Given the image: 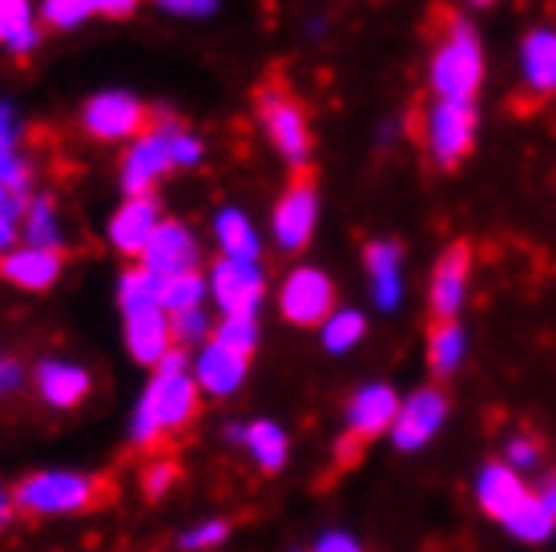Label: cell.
I'll use <instances>...</instances> for the list:
<instances>
[{
    "label": "cell",
    "mask_w": 556,
    "mask_h": 552,
    "mask_svg": "<svg viewBox=\"0 0 556 552\" xmlns=\"http://www.w3.org/2000/svg\"><path fill=\"white\" fill-rule=\"evenodd\" d=\"M202 391H198L190 363L181 355V347H174L166 360L153 367V379L141 391L134 419H129V443L134 448H157L169 431H181L194 424Z\"/></svg>",
    "instance_id": "1"
},
{
    "label": "cell",
    "mask_w": 556,
    "mask_h": 552,
    "mask_svg": "<svg viewBox=\"0 0 556 552\" xmlns=\"http://www.w3.org/2000/svg\"><path fill=\"white\" fill-rule=\"evenodd\" d=\"M431 89L435 101H468L480 93L484 85V53H480V37L464 16H452L444 28V37L435 45L428 65Z\"/></svg>",
    "instance_id": "2"
},
{
    "label": "cell",
    "mask_w": 556,
    "mask_h": 552,
    "mask_svg": "<svg viewBox=\"0 0 556 552\" xmlns=\"http://www.w3.org/2000/svg\"><path fill=\"white\" fill-rule=\"evenodd\" d=\"M101 500V480L85 476V472L70 468H49L33 472L16 484L13 504L16 509L33 512V516H73V512L93 509Z\"/></svg>",
    "instance_id": "3"
},
{
    "label": "cell",
    "mask_w": 556,
    "mask_h": 552,
    "mask_svg": "<svg viewBox=\"0 0 556 552\" xmlns=\"http://www.w3.org/2000/svg\"><path fill=\"white\" fill-rule=\"evenodd\" d=\"M258 117H263L266 138L275 141V150L291 162V166L306 170L311 158V125H306L303 101L278 85H266L258 93Z\"/></svg>",
    "instance_id": "4"
},
{
    "label": "cell",
    "mask_w": 556,
    "mask_h": 552,
    "mask_svg": "<svg viewBox=\"0 0 556 552\" xmlns=\"http://www.w3.org/2000/svg\"><path fill=\"white\" fill-rule=\"evenodd\" d=\"M476 141V110L468 101H435L424 122V146L435 166H459Z\"/></svg>",
    "instance_id": "5"
},
{
    "label": "cell",
    "mask_w": 556,
    "mask_h": 552,
    "mask_svg": "<svg viewBox=\"0 0 556 552\" xmlns=\"http://www.w3.org/2000/svg\"><path fill=\"white\" fill-rule=\"evenodd\" d=\"M447 424V396L440 387H416L407 400H400V415L391 424V448L395 452H424L440 428Z\"/></svg>",
    "instance_id": "6"
},
{
    "label": "cell",
    "mask_w": 556,
    "mask_h": 552,
    "mask_svg": "<svg viewBox=\"0 0 556 552\" xmlns=\"http://www.w3.org/2000/svg\"><path fill=\"white\" fill-rule=\"evenodd\" d=\"M334 311V283L319 266H294L278 287V315L294 327H323Z\"/></svg>",
    "instance_id": "7"
},
{
    "label": "cell",
    "mask_w": 556,
    "mask_h": 552,
    "mask_svg": "<svg viewBox=\"0 0 556 552\" xmlns=\"http://www.w3.org/2000/svg\"><path fill=\"white\" fill-rule=\"evenodd\" d=\"M85 129L98 141H138L150 129V110L126 89H105L85 101Z\"/></svg>",
    "instance_id": "8"
},
{
    "label": "cell",
    "mask_w": 556,
    "mask_h": 552,
    "mask_svg": "<svg viewBox=\"0 0 556 552\" xmlns=\"http://www.w3.org/2000/svg\"><path fill=\"white\" fill-rule=\"evenodd\" d=\"M210 299L218 303L223 315H258L266 299V271L258 263H238V259H218L210 266Z\"/></svg>",
    "instance_id": "9"
},
{
    "label": "cell",
    "mask_w": 556,
    "mask_h": 552,
    "mask_svg": "<svg viewBox=\"0 0 556 552\" xmlns=\"http://www.w3.org/2000/svg\"><path fill=\"white\" fill-rule=\"evenodd\" d=\"M169 170H174V158H169V129L162 117L138 141H129L126 158H122V190L126 198H150L157 178H166Z\"/></svg>",
    "instance_id": "10"
},
{
    "label": "cell",
    "mask_w": 556,
    "mask_h": 552,
    "mask_svg": "<svg viewBox=\"0 0 556 552\" xmlns=\"http://www.w3.org/2000/svg\"><path fill=\"white\" fill-rule=\"evenodd\" d=\"M315 222H319V193H315L306 174H299L282 190L275 214H270V235H275L278 250H287V254L303 250L311 242V235H315Z\"/></svg>",
    "instance_id": "11"
},
{
    "label": "cell",
    "mask_w": 556,
    "mask_h": 552,
    "mask_svg": "<svg viewBox=\"0 0 556 552\" xmlns=\"http://www.w3.org/2000/svg\"><path fill=\"white\" fill-rule=\"evenodd\" d=\"M198 263H202V247H198L194 230L174 218H162V226L153 230L150 247L141 254V266L157 278H174L186 275V271H198Z\"/></svg>",
    "instance_id": "12"
},
{
    "label": "cell",
    "mask_w": 556,
    "mask_h": 552,
    "mask_svg": "<svg viewBox=\"0 0 556 552\" xmlns=\"http://www.w3.org/2000/svg\"><path fill=\"white\" fill-rule=\"evenodd\" d=\"M468 271H472V250L456 242L440 254V263L431 271V287H428V303L435 323H456V315L464 311V299H468Z\"/></svg>",
    "instance_id": "13"
},
{
    "label": "cell",
    "mask_w": 556,
    "mask_h": 552,
    "mask_svg": "<svg viewBox=\"0 0 556 552\" xmlns=\"http://www.w3.org/2000/svg\"><path fill=\"white\" fill-rule=\"evenodd\" d=\"M400 415V396L391 384H363L343 407V424H348L351 440H376L383 431H391Z\"/></svg>",
    "instance_id": "14"
},
{
    "label": "cell",
    "mask_w": 556,
    "mask_h": 552,
    "mask_svg": "<svg viewBox=\"0 0 556 552\" xmlns=\"http://www.w3.org/2000/svg\"><path fill=\"white\" fill-rule=\"evenodd\" d=\"M529 497L532 488L525 484V476L508 468L504 460H492V464H484V468L476 472V504L492 520H501V525H508L516 512L529 504Z\"/></svg>",
    "instance_id": "15"
},
{
    "label": "cell",
    "mask_w": 556,
    "mask_h": 552,
    "mask_svg": "<svg viewBox=\"0 0 556 552\" xmlns=\"http://www.w3.org/2000/svg\"><path fill=\"white\" fill-rule=\"evenodd\" d=\"M247 367L251 360L247 355H235L230 347L223 343H202L194 355V384L202 396H214V400H226V396H235L238 387L247 384Z\"/></svg>",
    "instance_id": "16"
},
{
    "label": "cell",
    "mask_w": 556,
    "mask_h": 552,
    "mask_svg": "<svg viewBox=\"0 0 556 552\" xmlns=\"http://www.w3.org/2000/svg\"><path fill=\"white\" fill-rule=\"evenodd\" d=\"M157 226H162V214H157V202H153V198H126L122 206L113 210L105 235H110V247L117 250V254L141 259Z\"/></svg>",
    "instance_id": "17"
},
{
    "label": "cell",
    "mask_w": 556,
    "mask_h": 552,
    "mask_svg": "<svg viewBox=\"0 0 556 552\" xmlns=\"http://www.w3.org/2000/svg\"><path fill=\"white\" fill-rule=\"evenodd\" d=\"M122 318H126V351L141 367H157L174 351L166 306H141V311H126Z\"/></svg>",
    "instance_id": "18"
},
{
    "label": "cell",
    "mask_w": 556,
    "mask_h": 552,
    "mask_svg": "<svg viewBox=\"0 0 556 552\" xmlns=\"http://www.w3.org/2000/svg\"><path fill=\"white\" fill-rule=\"evenodd\" d=\"M367 278H371V299L379 311H400L404 303V247L391 238H376L363 250Z\"/></svg>",
    "instance_id": "19"
},
{
    "label": "cell",
    "mask_w": 556,
    "mask_h": 552,
    "mask_svg": "<svg viewBox=\"0 0 556 552\" xmlns=\"http://www.w3.org/2000/svg\"><path fill=\"white\" fill-rule=\"evenodd\" d=\"M61 266H65V254H61V250H41V247H25V242H21V247L9 250V254L0 259V278L21 290L41 294V290H49L56 278H61Z\"/></svg>",
    "instance_id": "20"
},
{
    "label": "cell",
    "mask_w": 556,
    "mask_h": 552,
    "mask_svg": "<svg viewBox=\"0 0 556 552\" xmlns=\"http://www.w3.org/2000/svg\"><path fill=\"white\" fill-rule=\"evenodd\" d=\"M33 387H37V396H41L53 412H73V407L89 396L93 379H89L85 367H77V363H70V360H45V363H37V372H33Z\"/></svg>",
    "instance_id": "21"
},
{
    "label": "cell",
    "mask_w": 556,
    "mask_h": 552,
    "mask_svg": "<svg viewBox=\"0 0 556 552\" xmlns=\"http://www.w3.org/2000/svg\"><path fill=\"white\" fill-rule=\"evenodd\" d=\"M226 440L238 443L254 460V468L263 472H282L287 468V456H291V436L278 428L275 419H251L242 428H230Z\"/></svg>",
    "instance_id": "22"
},
{
    "label": "cell",
    "mask_w": 556,
    "mask_h": 552,
    "mask_svg": "<svg viewBox=\"0 0 556 552\" xmlns=\"http://www.w3.org/2000/svg\"><path fill=\"white\" fill-rule=\"evenodd\" d=\"M520 70L525 85L536 97L556 93V28H532L520 45Z\"/></svg>",
    "instance_id": "23"
},
{
    "label": "cell",
    "mask_w": 556,
    "mask_h": 552,
    "mask_svg": "<svg viewBox=\"0 0 556 552\" xmlns=\"http://www.w3.org/2000/svg\"><path fill=\"white\" fill-rule=\"evenodd\" d=\"M214 238H218L223 259L258 263V254H263V238H258V230H254V222L235 206L218 210V218H214Z\"/></svg>",
    "instance_id": "24"
},
{
    "label": "cell",
    "mask_w": 556,
    "mask_h": 552,
    "mask_svg": "<svg viewBox=\"0 0 556 552\" xmlns=\"http://www.w3.org/2000/svg\"><path fill=\"white\" fill-rule=\"evenodd\" d=\"M21 238L25 247H41V250H61V218H56V206L49 193H33V202L21 214Z\"/></svg>",
    "instance_id": "25"
},
{
    "label": "cell",
    "mask_w": 556,
    "mask_h": 552,
    "mask_svg": "<svg viewBox=\"0 0 556 552\" xmlns=\"http://www.w3.org/2000/svg\"><path fill=\"white\" fill-rule=\"evenodd\" d=\"M41 37L37 28V9L28 0H0V45L9 53H28Z\"/></svg>",
    "instance_id": "26"
},
{
    "label": "cell",
    "mask_w": 556,
    "mask_h": 552,
    "mask_svg": "<svg viewBox=\"0 0 556 552\" xmlns=\"http://www.w3.org/2000/svg\"><path fill=\"white\" fill-rule=\"evenodd\" d=\"M464 355H468V335H464V327L459 323H435V331L428 339L431 372L440 375V379H447L452 372H459Z\"/></svg>",
    "instance_id": "27"
},
{
    "label": "cell",
    "mask_w": 556,
    "mask_h": 552,
    "mask_svg": "<svg viewBox=\"0 0 556 552\" xmlns=\"http://www.w3.org/2000/svg\"><path fill=\"white\" fill-rule=\"evenodd\" d=\"M363 335H367V315L355 311V306H334L327 323L319 327V339L331 355H348L351 347L363 343Z\"/></svg>",
    "instance_id": "28"
},
{
    "label": "cell",
    "mask_w": 556,
    "mask_h": 552,
    "mask_svg": "<svg viewBox=\"0 0 556 552\" xmlns=\"http://www.w3.org/2000/svg\"><path fill=\"white\" fill-rule=\"evenodd\" d=\"M210 299V283L202 271H186V275L162 278V306L166 315H178V311H194Z\"/></svg>",
    "instance_id": "29"
},
{
    "label": "cell",
    "mask_w": 556,
    "mask_h": 552,
    "mask_svg": "<svg viewBox=\"0 0 556 552\" xmlns=\"http://www.w3.org/2000/svg\"><path fill=\"white\" fill-rule=\"evenodd\" d=\"M117 303H122V315L126 311H141V306H162V278L150 275L146 266L126 271L122 283H117Z\"/></svg>",
    "instance_id": "30"
},
{
    "label": "cell",
    "mask_w": 556,
    "mask_h": 552,
    "mask_svg": "<svg viewBox=\"0 0 556 552\" xmlns=\"http://www.w3.org/2000/svg\"><path fill=\"white\" fill-rule=\"evenodd\" d=\"M504 528H508L516 540H525V544H541V540H548L556 532V516L544 509L541 500H536V492H532L529 504L516 512V516Z\"/></svg>",
    "instance_id": "31"
},
{
    "label": "cell",
    "mask_w": 556,
    "mask_h": 552,
    "mask_svg": "<svg viewBox=\"0 0 556 552\" xmlns=\"http://www.w3.org/2000/svg\"><path fill=\"white\" fill-rule=\"evenodd\" d=\"M214 343L230 347L235 355L251 360L258 347V315H223L214 323Z\"/></svg>",
    "instance_id": "32"
},
{
    "label": "cell",
    "mask_w": 556,
    "mask_h": 552,
    "mask_svg": "<svg viewBox=\"0 0 556 552\" xmlns=\"http://www.w3.org/2000/svg\"><path fill=\"white\" fill-rule=\"evenodd\" d=\"M37 16L49 28H77L89 16H98V0H41Z\"/></svg>",
    "instance_id": "33"
},
{
    "label": "cell",
    "mask_w": 556,
    "mask_h": 552,
    "mask_svg": "<svg viewBox=\"0 0 556 552\" xmlns=\"http://www.w3.org/2000/svg\"><path fill=\"white\" fill-rule=\"evenodd\" d=\"M169 331H174V347H202L214 339V323H210L206 306H194V311L169 315Z\"/></svg>",
    "instance_id": "34"
},
{
    "label": "cell",
    "mask_w": 556,
    "mask_h": 552,
    "mask_svg": "<svg viewBox=\"0 0 556 552\" xmlns=\"http://www.w3.org/2000/svg\"><path fill=\"white\" fill-rule=\"evenodd\" d=\"M166 129H169V158H174V170H186V166H198L202 158H206V141L190 134L181 122L166 117Z\"/></svg>",
    "instance_id": "35"
},
{
    "label": "cell",
    "mask_w": 556,
    "mask_h": 552,
    "mask_svg": "<svg viewBox=\"0 0 556 552\" xmlns=\"http://www.w3.org/2000/svg\"><path fill=\"white\" fill-rule=\"evenodd\" d=\"M33 166L16 150H0V190L16 193V198H33Z\"/></svg>",
    "instance_id": "36"
},
{
    "label": "cell",
    "mask_w": 556,
    "mask_h": 552,
    "mask_svg": "<svg viewBox=\"0 0 556 552\" xmlns=\"http://www.w3.org/2000/svg\"><path fill=\"white\" fill-rule=\"evenodd\" d=\"M504 464L513 472H532L536 464H541V440L536 436H529V431H513L508 440H504Z\"/></svg>",
    "instance_id": "37"
},
{
    "label": "cell",
    "mask_w": 556,
    "mask_h": 552,
    "mask_svg": "<svg viewBox=\"0 0 556 552\" xmlns=\"http://www.w3.org/2000/svg\"><path fill=\"white\" fill-rule=\"evenodd\" d=\"M226 537H230V525L218 520V516H210V520H198L194 528H186L178 537V544L181 552H206V549H218Z\"/></svg>",
    "instance_id": "38"
},
{
    "label": "cell",
    "mask_w": 556,
    "mask_h": 552,
    "mask_svg": "<svg viewBox=\"0 0 556 552\" xmlns=\"http://www.w3.org/2000/svg\"><path fill=\"white\" fill-rule=\"evenodd\" d=\"M174 480H178V464H174V460H150L146 472H141V492L150 500H157V497H166Z\"/></svg>",
    "instance_id": "39"
},
{
    "label": "cell",
    "mask_w": 556,
    "mask_h": 552,
    "mask_svg": "<svg viewBox=\"0 0 556 552\" xmlns=\"http://www.w3.org/2000/svg\"><path fill=\"white\" fill-rule=\"evenodd\" d=\"M311 552H363V544L351 532H343V528H327V532L315 537Z\"/></svg>",
    "instance_id": "40"
},
{
    "label": "cell",
    "mask_w": 556,
    "mask_h": 552,
    "mask_svg": "<svg viewBox=\"0 0 556 552\" xmlns=\"http://www.w3.org/2000/svg\"><path fill=\"white\" fill-rule=\"evenodd\" d=\"M25 387V367L13 355H0V396H16Z\"/></svg>",
    "instance_id": "41"
},
{
    "label": "cell",
    "mask_w": 556,
    "mask_h": 552,
    "mask_svg": "<svg viewBox=\"0 0 556 552\" xmlns=\"http://www.w3.org/2000/svg\"><path fill=\"white\" fill-rule=\"evenodd\" d=\"M174 16H210L218 9V0H157Z\"/></svg>",
    "instance_id": "42"
},
{
    "label": "cell",
    "mask_w": 556,
    "mask_h": 552,
    "mask_svg": "<svg viewBox=\"0 0 556 552\" xmlns=\"http://www.w3.org/2000/svg\"><path fill=\"white\" fill-rule=\"evenodd\" d=\"M16 138H21L16 110L9 105V101H0V150H16Z\"/></svg>",
    "instance_id": "43"
},
{
    "label": "cell",
    "mask_w": 556,
    "mask_h": 552,
    "mask_svg": "<svg viewBox=\"0 0 556 552\" xmlns=\"http://www.w3.org/2000/svg\"><path fill=\"white\" fill-rule=\"evenodd\" d=\"M134 9H138V0H98V16H113V21L134 16Z\"/></svg>",
    "instance_id": "44"
},
{
    "label": "cell",
    "mask_w": 556,
    "mask_h": 552,
    "mask_svg": "<svg viewBox=\"0 0 556 552\" xmlns=\"http://www.w3.org/2000/svg\"><path fill=\"white\" fill-rule=\"evenodd\" d=\"M16 238H21V226H16V218L0 214V259H4L9 250H16Z\"/></svg>",
    "instance_id": "45"
},
{
    "label": "cell",
    "mask_w": 556,
    "mask_h": 552,
    "mask_svg": "<svg viewBox=\"0 0 556 552\" xmlns=\"http://www.w3.org/2000/svg\"><path fill=\"white\" fill-rule=\"evenodd\" d=\"M536 500H541L544 509H548V512H553V516H556V472H553V476H548V480L541 484V488H536Z\"/></svg>",
    "instance_id": "46"
},
{
    "label": "cell",
    "mask_w": 556,
    "mask_h": 552,
    "mask_svg": "<svg viewBox=\"0 0 556 552\" xmlns=\"http://www.w3.org/2000/svg\"><path fill=\"white\" fill-rule=\"evenodd\" d=\"M13 497H9V492H4V488H0V525H9V516H13Z\"/></svg>",
    "instance_id": "47"
},
{
    "label": "cell",
    "mask_w": 556,
    "mask_h": 552,
    "mask_svg": "<svg viewBox=\"0 0 556 552\" xmlns=\"http://www.w3.org/2000/svg\"><path fill=\"white\" fill-rule=\"evenodd\" d=\"M468 4H480V9H484V4H496V0H468Z\"/></svg>",
    "instance_id": "48"
}]
</instances>
